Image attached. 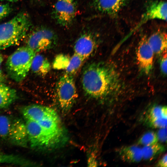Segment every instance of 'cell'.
I'll use <instances>...</instances> for the list:
<instances>
[{"label": "cell", "mask_w": 167, "mask_h": 167, "mask_svg": "<svg viewBox=\"0 0 167 167\" xmlns=\"http://www.w3.org/2000/svg\"><path fill=\"white\" fill-rule=\"evenodd\" d=\"M76 9L74 3L58 0L55 3L52 15L56 22L65 27H68L72 23L75 17Z\"/></svg>", "instance_id": "ba28073f"}, {"label": "cell", "mask_w": 167, "mask_h": 167, "mask_svg": "<svg viewBox=\"0 0 167 167\" xmlns=\"http://www.w3.org/2000/svg\"><path fill=\"white\" fill-rule=\"evenodd\" d=\"M31 25L29 16L24 12L0 24V49L19 44L26 37Z\"/></svg>", "instance_id": "7a4b0ae2"}, {"label": "cell", "mask_w": 167, "mask_h": 167, "mask_svg": "<svg viewBox=\"0 0 167 167\" xmlns=\"http://www.w3.org/2000/svg\"><path fill=\"white\" fill-rule=\"evenodd\" d=\"M3 56L0 53V67L2 64V63L3 61Z\"/></svg>", "instance_id": "f1b7e54d"}, {"label": "cell", "mask_w": 167, "mask_h": 167, "mask_svg": "<svg viewBox=\"0 0 167 167\" xmlns=\"http://www.w3.org/2000/svg\"><path fill=\"white\" fill-rule=\"evenodd\" d=\"M97 44L96 35L92 32H86L82 33L76 41L74 47V53L85 60L93 53Z\"/></svg>", "instance_id": "30bf717a"}, {"label": "cell", "mask_w": 167, "mask_h": 167, "mask_svg": "<svg viewBox=\"0 0 167 167\" xmlns=\"http://www.w3.org/2000/svg\"><path fill=\"white\" fill-rule=\"evenodd\" d=\"M58 0L63 1L64 2H67L68 3H73V1H74V0Z\"/></svg>", "instance_id": "f546056e"}, {"label": "cell", "mask_w": 167, "mask_h": 167, "mask_svg": "<svg viewBox=\"0 0 167 167\" xmlns=\"http://www.w3.org/2000/svg\"><path fill=\"white\" fill-rule=\"evenodd\" d=\"M12 11L11 6L9 4H0V20L7 16Z\"/></svg>", "instance_id": "603a6c76"}, {"label": "cell", "mask_w": 167, "mask_h": 167, "mask_svg": "<svg viewBox=\"0 0 167 167\" xmlns=\"http://www.w3.org/2000/svg\"><path fill=\"white\" fill-rule=\"evenodd\" d=\"M3 0H5V1H8L9 2H16L19 0H0V1H3Z\"/></svg>", "instance_id": "4dcf8cb0"}, {"label": "cell", "mask_w": 167, "mask_h": 167, "mask_svg": "<svg viewBox=\"0 0 167 167\" xmlns=\"http://www.w3.org/2000/svg\"><path fill=\"white\" fill-rule=\"evenodd\" d=\"M0 137L19 146L26 147L28 144L25 123L6 115H0Z\"/></svg>", "instance_id": "5b68a950"}, {"label": "cell", "mask_w": 167, "mask_h": 167, "mask_svg": "<svg viewBox=\"0 0 167 167\" xmlns=\"http://www.w3.org/2000/svg\"><path fill=\"white\" fill-rule=\"evenodd\" d=\"M82 84L85 92L93 98L106 96L117 92L121 87L118 74L112 66L101 62L89 64L84 68Z\"/></svg>", "instance_id": "6da1fadb"}, {"label": "cell", "mask_w": 167, "mask_h": 167, "mask_svg": "<svg viewBox=\"0 0 167 167\" xmlns=\"http://www.w3.org/2000/svg\"><path fill=\"white\" fill-rule=\"evenodd\" d=\"M0 160H1V155H0Z\"/></svg>", "instance_id": "1f68e13d"}, {"label": "cell", "mask_w": 167, "mask_h": 167, "mask_svg": "<svg viewBox=\"0 0 167 167\" xmlns=\"http://www.w3.org/2000/svg\"><path fill=\"white\" fill-rule=\"evenodd\" d=\"M165 128H162V129L161 130L158 132L157 135L158 139L162 141H165L166 140V128L165 130Z\"/></svg>", "instance_id": "484cf974"}, {"label": "cell", "mask_w": 167, "mask_h": 167, "mask_svg": "<svg viewBox=\"0 0 167 167\" xmlns=\"http://www.w3.org/2000/svg\"><path fill=\"white\" fill-rule=\"evenodd\" d=\"M84 60L80 56L74 53L70 58L68 64L65 69L66 73L73 76L79 70Z\"/></svg>", "instance_id": "ffe728a7"}, {"label": "cell", "mask_w": 167, "mask_h": 167, "mask_svg": "<svg viewBox=\"0 0 167 167\" xmlns=\"http://www.w3.org/2000/svg\"><path fill=\"white\" fill-rule=\"evenodd\" d=\"M158 140L157 134L151 131L143 134L139 139L138 143L144 146H147L157 143Z\"/></svg>", "instance_id": "44dd1931"}, {"label": "cell", "mask_w": 167, "mask_h": 167, "mask_svg": "<svg viewBox=\"0 0 167 167\" xmlns=\"http://www.w3.org/2000/svg\"><path fill=\"white\" fill-rule=\"evenodd\" d=\"M128 0H94L92 4L98 11L110 16H115Z\"/></svg>", "instance_id": "4fadbf2b"}, {"label": "cell", "mask_w": 167, "mask_h": 167, "mask_svg": "<svg viewBox=\"0 0 167 167\" xmlns=\"http://www.w3.org/2000/svg\"><path fill=\"white\" fill-rule=\"evenodd\" d=\"M167 6V2L164 1L152 2L147 6L137 27L151 20L158 19L166 21Z\"/></svg>", "instance_id": "8fae6325"}, {"label": "cell", "mask_w": 167, "mask_h": 167, "mask_svg": "<svg viewBox=\"0 0 167 167\" xmlns=\"http://www.w3.org/2000/svg\"><path fill=\"white\" fill-rule=\"evenodd\" d=\"M4 79L3 74L0 67V82H2L4 80Z\"/></svg>", "instance_id": "83f0119b"}, {"label": "cell", "mask_w": 167, "mask_h": 167, "mask_svg": "<svg viewBox=\"0 0 167 167\" xmlns=\"http://www.w3.org/2000/svg\"><path fill=\"white\" fill-rule=\"evenodd\" d=\"M36 53L27 46L18 48L8 58L6 63L7 72L14 80H23L31 69Z\"/></svg>", "instance_id": "277c9868"}, {"label": "cell", "mask_w": 167, "mask_h": 167, "mask_svg": "<svg viewBox=\"0 0 167 167\" xmlns=\"http://www.w3.org/2000/svg\"><path fill=\"white\" fill-rule=\"evenodd\" d=\"M28 144L33 148L46 149L55 147L64 141L65 133L54 131L37 122L26 120Z\"/></svg>", "instance_id": "3957f363"}, {"label": "cell", "mask_w": 167, "mask_h": 167, "mask_svg": "<svg viewBox=\"0 0 167 167\" xmlns=\"http://www.w3.org/2000/svg\"><path fill=\"white\" fill-rule=\"evenodd\" d=\"M22 113L25 120L36 122L51 116L57 112L48 107L32 104L24 107Z\"/></svg>", "instance_id": "7c38bea8"}, {"label": "cell", "mask_w": 167, "mask_h": 167, "mask_svg": "<svg viewBox=\"0 0 167 167\" xmlns=\"http://www.w3.org/2000/svg\"><path fill=\"white\" fill-rule=\"evenodd\" d=\"M154 54L159 55L167 50V34L162 31L154 32L147 38Z\"/></svg>", "instance_id": "5bb4252c"}, {"label": "cell", "mask_w": 167, "mask_h": 167, "mask_svg": "<svg viewBox=\"0 0 167 167\" xmlns=\"http://www.w3.org/2000/svg\"><path fill=\"white\" fill-rule=\"evenodd\" d=\"M70 58L67 56L63 54L57 56L53 63V67L58 70L65 69L66 68Z\"/></svg>", "instance_id": "7402d4cb"}, {"label": "cell", "mask_w": 167, "mask_h": 167, "mask_svg": "<svg viewBox=\"0 0 167 167\" xmlns=\"http://www.w3.org/2000/svg\"><path fill=\"white\" fill-rule=\"evenodd\" d=\"M156 166L161 167H167V156L166 154L158 161L156 164Z\"/></svg>", "instance_id": "d4e9b609"}, {"label": "cell", "mask_w": 167, "mask_h": 167, "mask_svg": "<svg viewBox=\"0 0 167 167\" xmlns=\"http://www.w3.org/2000/svg\"><path fill=\"white\" fill-rule=\"evenodd\" d=\"M16 91L0 82V109L7 108L16 100Z\"/></svg>", "instance_id": "e0dca14e"}, {"label": "cell", "mask_w": 167, "mask_h": 167, "mask_svg": "<svg viewBox=\"0 0 167 167\" xmlns=\"http://www.w3.org/2000/svg\"><path fill=\"white\" fill-rule=\"evenodd\" d=\"M58 102L64 112L72 108L78 97L73 76L65 73L59 78L56 85Z\"/></svg>", "instance_id": "52a82bcc"}, {"label": "cell", "mask_w": 167, "mask_h": 167, "mask_svg": "<svg viewBox=\"0 0 167 167\" xmlns=\"http://www.w3.org/2000/svg\"><path fill=\"white\" fill-rule=\"evenodd\" d=\"M50 69L51 65L47 59L41 54L35 55L31 67V69L34 73L43 76L48 73Z\"/></svg>", "instance_id": "2e32d148"}, {"label": "cell", "mask_w": 167, "mask_h": 167, "mask_svg": "<svg viewBox=\"0 0 167 167\" xmlns=\"http://www.w3.org/2000/svg\"><path fill=\"white\" fill-rule=\"evenodd\" d=\"M167 52H164L162 56L160 62V68L162 74L166 75L167 73Z\"/></svg>", "instance_id": "cb8c5ba5"}, {"label": "cell", "mask_w": 167, "mask_h": 167, "mask_svg": "<svg viewBox=\"0 0 167 167\" xmlns=\"http://www.w3.org/2000/svg\"><path fill=\"white\" fill-rule=\"evenodd\" d=\"M88 166H95L97 165V162L93 156H90L88 160Z\"/></svg>", "instance_id": "4316f807"}, {"label": "cell", "mask_w": 167, "mask_h": 167, "mask_svg": "<svg viewBox=\"0 0 167 167\" xmlns=\"http://www.w3.org/2000/svg\"><path fill=\"white\" fill-rule=\"evenodd\" d=\"M163 118H167L166 106H156L152 107L148 111L146 120L148 125L152 122Z\"/></svg>", "instance_id": "d6986e66"}, {"label": "cell", "mask_w": 167, "mask_h": 167, "mask_svg": "<svg viewBox=\"0 0 167 167\" xmlns=\"http://www.w3.org/2000/svg\"><path fill=\"white\" fill-rule=\"evenodd\" d=\"M119 153L121 159L127 162H138L143 159L142 148L136 146L122 147L119 150Z\"/></svg>", "instance_id": "9a60e30c"}, {"label": "cell", "mask_w": 167, "mask_h": 167, "mask_svg": "<svg viewBox=\"0 0 167 167\" xmlns=\"http://www.w3.org/2000/svg\"><path fill=\"white\" fill-rule=\"evenodd\" d=\"M137 51V59L139 67L145 74H149L153 66L154 53L146 36H144L141 39Z\"/></svg>", "instance_id": "9c48e42d"}, {"label": "cell", "mask_w": 167, "mask_h": 167, "mask_svg": "<svg viewBox=\"0 0 167 167\" xmlns=\"http://www.w3.org/2000/svg\"><path fill=\"white\" fill-rule=\"evenodd\" d=\"M26 36V46L36 53L53 48L58 41L55 32L45 27L36 28Z\"/></svg>", "instance_id": "8992f818"}, {"label": "cell", "mask_w": 167, "mask_h": 167, "mask_svg": "<svg viewBox=\"0 0 167 167\" xmlns=\"http://www.w3.org/2000/svg\"><path fill=\"white\" fill-rule=\"evenodd\" d=\"M165 150V147L158 142L144 146L142 148L143 159L145 160H152Z\"/></svg>", "instance_id": "ac0fdd59"}]
</instances>
